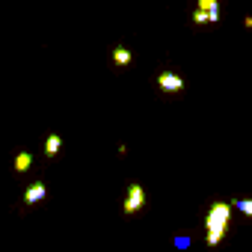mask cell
<instances>
[{
    "mask_svg": "<svg viewBox=\"0 0 252 252\" xmlns=\"http://www.w3.org/2000/svg\"><path fill=\"white\" fill-rule=\"evenodd\" d=\"M60 146H63V140H60V134H51V137L45 140V155H48V158H54V155L60 152Z\"/></svg>",
    "mask_w": 252,
    "mask_h": 252,
    "instance_id": "cell-7",
    "label": "cell"
},
{
    "mask_svg": "<svg viewBox=\"0 0 252 252\" xmlns=\"http://www.w3.org/2000/svg\"><path fill=\"white\" fill-rule=\"evenodd\" d=\"M217 3H220V0H199L196 9H205V12H208V9H211V6H217Z\"/></svg>",
    "mask_w": 252,
    "mask_h": 252,
    "instance_id": "cell-11",
    "label": "cell"
},
{
    "mask_svg": "<svg viewBox=\"0 0 252 252\" xmlns=\"http://www.w3.org/2000/svg\"><path fill=\"white\" fill-rule=\"evenodd\" d=\"M158 86H160L163 92H181L187 83H184V77L175 74V71H160V74H158Z\"/></svg>",
    "mask_w": 252,
    "mask_h": 252,
    "instance_id": "cell-3",
    "label": "cell"
},
{
    "mask_svg": "<svg viewBox=\"0 0 252 252\" xmlns=\"http://www.w3.org/2000/svg\"><path fill=\"white\" fill-rule=\"evenodd\" d=\"M110 57H113V65H119V68H125V65H131V63H134V54H131L128 48H122V45L113 48Z\"/></svg>",
    "mask_w": 252,
    "mask_h": 252,
    "instance_id": "cell-5",
    "label": "cell"
},
{
    "mask_svg": "<svg viewBox=\"0 0 252 252\" xmlns=\"http://www.w3.org/2000/svg\"><path fill=\"white\" fill-rule=\"evenodd\" d=\"M48 196V187L42 184V181H33L27 190H24V205H36V202H42Z\"/></svg>",
    "mask_w": 252,
    "mask_h": 252,
    "instance_id": "cell-4",
    "label": "cell"
},
{
    "mask_svg": "<svg viewBox=\"0 0 252 252\" xmlns=\"http://www.w3.org/2000/svg\"><path fill=\"white\" fill-rule=\"evenodd\" d=\"M231 208L246 214V217H252V199H237V202H231Z\"/></svg>",
    "mask_w": 252,
    "mask_h": 252,
    "instance_id": "cell-8",
    "label": "cell"
},
{
    "mask_svg": "<svg viewBox=\"0 0 252 252\" xmlns=\"http://www.w3.org/2000/svg\"><path fill=\"white\" fill-rule=\"evenodd\" d=\"M146 208V187L143 184H131L128 187V193H125V199H122V214L125 217H134L137 211H143Z\"/></svg>",
    "mask_w": 252,
    "mask_h": 252,
    "instance_id": "cell-2",
    "label": "cell"
},
{
    "mask_svg": "<svg viewBox=\"0 0 252 252\" xmlns=\"http://www.w3.org/2000/svg\"><path fill=\"white\" fill-rule=\"evenodd\" d=\"M193 24H208V15H205V9H196V12H193Z\"/></svg>",
    "mask_w": 252,
    "mask_h": 252,
    "instance_id": "cell-10",
    "label": "cell"
},
{
    "mask_svg": "<svg viewBox=\"0 0 252 252\" xmlns=\"http://www.w3.org/2000/svg\"><path fill=\"white\" fill-rule=\"evenodd\" d=\"M205 15H208V21H211V24H217V21H220V3H217V6H211Z\"/></svg>",
    "mask_w": 252,
    "mask_h": 252,
    "instance_id": "cell-9",
    "label": "cell"
},
{
    "mask_svg": "<svg viewBox=\"0 0 252 252\" xmlns=\"http://www.w3.org/2000/svg\"><path fill=\"white\" fill-rule=\"evenodd\" d=\"M33 166V155L30 152H18L15 155V172H27Z\"/></svg>",
    "mask_w": 252,
    "mask_h": 252,
    "instance_id": "cell-6",
    "label": "cell"
},
{
    "mask_svg": "<svg viewBox=\"0 0 252 252\" xmlns=\"http://www.w3.org/2000/svg\"><path fill=\"white\" fill-rule=\"evenodd\" d=\"M228 222H231V205L214 202V205L208 208V217H205V228H208L205 243H208L211 249L222 243V237H225V231H228Z\"/></svg>",
    "mask_w": 252,
    "mask_h": 252,
    "instance_id": "cell-1",
    "label": "cell"
}]
</instances>
